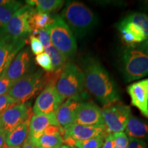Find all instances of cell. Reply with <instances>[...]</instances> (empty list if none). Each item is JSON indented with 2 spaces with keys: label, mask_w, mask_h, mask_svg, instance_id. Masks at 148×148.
Listing matches in <instances>:
<instances>
[{
  "label": "cell",
  "mask_w": 148,
  "mask_h": 148,
  "mask_svg": "<svg viewBox=\"0 0 148 148\" xmlns=\"http://www.w3.org/2000/svg\"><path fill=\"white\" fill-rule=\"evenodd\" d=\"M84 87L104 107L120 100L117 86L99 60L87 57L83 61Z\"/></svg>",
  "instance_id": "obj_1"
},
{
  "label": "cell",
  "mask_w": 148,
  "mask_h": 148,
  "mask_svg": "<svg viewBox=\"0 0 148 148\" xmlns=\"http://www.w3.org/2000/svg\"><path fill=\"white\" fill-rule=\"evenodd\" d=\"M61 17L77 38L87 35L98 23V18L88 7L79 1L66 3Z\"/></svg>",
  "instance_id": "obj_2"
},
{
  "label": "cell",
  "mask_w": 148,
  "mask_h": 148,
  "mask_svg": "<svg viewBox=\"0 0 148 148\" xmlns=\"http://www.w3.org/2000/svg\"><path fill=\"white\" fill-rule=\"evenodd\" d=\"M84 87L82 70L72 62L66 63L56 82V88L63 102L70 97L82 93Z\"/></svg>",
  "instance_id": "obj_3"
},
{
  "label": "cell",
  "mask_w": 148,
  "mask_h": 148,
  "mask_svg": "<svg viewBox=\"0 0 148 148\" xmlns=\"http://www.w3.org/2000/svg\"><path fill=\"white\" fill-rule=\"evenodd\" d=\"M51 45L64 53L66 58L75 54L77 42L73 33L59 15L53 16V22L47 27Z\"/></svg>",
  "instance_id": "obj_4"
},
{
  "label": "cell",
  "mask_w": 148,
  "mask_h": 148,
  "mask_svg": "<svg viewBox=\"0 0 148 148\" xmlns=\"http://www.w3.org/2000/svg\"><path fill=\"white\" fill-rule=\"evenodd\" d=\"M46 81L42 70L27 74L15 83L9 90L8 95L18 103H27L45 86Z\"/></svg>",
  "instance_id": "obj_5"
},
{
  "label": "cell",
  "mask_w": 148,
  "mask_h": 148,
  "mask_svg": "<svg viewBox=\"0 0 148 148\" xmlns=\"http://www.w3.org/2000/svg\"><path fill=\"white\" fill-rule=\"evenodd\" d=\"M121 58L123 75L127 82L140 79L148 75V56L137 47L126 48Z\"/></svg>",
  "instance_id": "obj_6"
},
{
  "label": "cell",
  "mask_w": 148,
  "mask_h": 148,
  "mask_svg": "<svg viewBox=\"0 0 148 148\" xmlns=\"http://www.w3.org/2000/svg\"><path fill=\"white\" fill-rule=\"evenodd\" d=\"M107 133L114 134L125 130L127 121L131 116V109L121 103H114L104 107L101 110Z\"/></svg>",
  "instance_id": "obj_7"
},
{
  "label": "cell",
  "mask_w": 148,
  "mask_h": 148,
  "mask_svg": "<svg viewBox=\"0 0 148 148\" xmlns=\"http://www.w3.org/2000/svg\"><path fill=\"white\" fill-rule=\"evenodd\" d=\"M47 83L35 101L32 112L35 115L55 113L63 103L56 88V79L46 76Z\"/></svg>",
  "instance_id": "obj_8"
},
{
  "label": "cell",
  "mask_w": 148,
  "mask_h": 148,
  "mask_svg": "<svg viewBox=\"0 0 148 148\" xmlns=\"http://www.w3.org/2000/svg\"><path fill=\"white\" fill-rule=\"evenodd\" d=\"M34 8L29 5H22L12 16L3 32V35H10L18 38H27L31 34L29 19Z\"/></svg>",
  "instance_id": "obj_9"
},
{
  "label": "cell",
  "mask_w": 148,
  "mask_h": 148,
  "mask_svg": "<svg viewBox=\"0 0 148 148\" xmlns=\"http://www.w3.org/2000/svg\"><path fill=\"white\" fill-rule=\"evenodd\" d=\"M30 103H16L0 114V128L7 133L32 117Z\"/></svg>",
  "instance_id": "obj_10"
},
{
  "label": "cell",
  "mask_w": 148,
  "mask_h": 148,
  "mask_svg": "<svg viewBox=\"0 0 148 148\" xmlns=\"http://www.w3.org/2000/svg\"><path fill=\"white\" fill-rule=\"evenodd\" d=\"M26 44V38L10 35L0 36V77L2 76L16 54Z\"/></svg>",
  "instance_id": "obj_11"
},
{
  "label": "cell",
  "mask_w": 148,
  "mask_h": 148,
  "mask_svg": "<svg viewBox=\"0 0 148 148\" xmlns=\"http://www.w3.org/2000/svg\"><path fill=\"white\" fill-rule=\"evenodd\" d=\"M31 69V56L28 48L21 49L18 52L2 76L16 82L29 73Z\"/></svg>",
  "instance_id": "obj_12"
},
{
  "label": "cell",
  "mask_w": 148,
  "mask_h": 148,
  "mask_svg": "<svg viewBox=\"0 0 148 148\" xmlns=\"http://www.w3.org/2000/svg\"><path fill=\"white\" fill-rule=\"evenodd\" d=\"M73 123L84 125H104L101 110L91 101H82L77 110Z\"/></svg>",
  "instance_id": "obj_13"
},
{
  "label": "cell",
  "mask_w": 148,
  "mask_h": 148,
  "mask_svg": "<svg viewBox=\"0 0 148 148\" xmlns=\"http://www.w3.org/2000/svg\"><path fill=\"white\" fill-rule=\"evenodd\" d=\"M63 131V139L69 138L74 141L88 140L107 133L105 125H84L76 123L64 127Z\"/></svg>",
  "instance_id": "obj_14"
},
{
  "label": "cell",
  "mask_w": 148,
  "mask_h": 148,
  "mask_svg": "<svg viewBox=\"0 0 148 148\" xmlns=\"http://www.w3.org/2000/svg\"><path fill=\"white\" fill-rule=\"evenodd\" d=\"M127 92L130 97L131 104L148 119V78L140 79L129 85Z\"/></svg>",
  "instance_id": "obj_15"
},
{
  "label": "cell",
  "mask_w": 148,
  "mask_h": 148,
  "mask_svg": "<svg viewBox=\"0 0 148 148\" xmlns=\"http://www.w3.org/2000/svg\"><path fill=\"white\" fill-rule=\"evenodd\" d=\"M83 95L84 93L82 92L66 99L56 111V117L61 127L64 128L74 123L77 108L80 103L84 101Z\"/></svg>",
  "instance_id": "obj_16"
},
{
  "label": "cell",
  "mask_w": 148,
  "mask_h": 148,
  "mask_svg": "<svg viewBox=\"0 0 148 148\" xmlns=\"http://www.w3.org/2000/svg\"><path fill=\"white\" fill-rule=\"evenodd\" d=\"M50 125H58L55 113L49 114H38L32 116L29 124L27 138L35 143L37 140L43 134L44 131Z\"/></svg>",
  "instance_id": "obj_17"
},
{
  "label": "cell",
  "mask_w": 148,
  "mask_h": 148,
  "mask_svg": "<svg viewBox=\"0 0 148 148\" xmlns=\"http://www.w3.org/2000/svg\"><path fill=\"white\" fill-rule=\"evenodd\" d=\"M117 28L121 33L123 41L129 47H133L135 44L141 43L147 39L143 29L125 17L118 23Z\"/></svg>",
  "instance_id": "obj_18"
},
{
  "label": "cell",
  "mask_w": 148,
  "mask_h": 148,
  "mask_svg": "<svg viewBox=\"0 0 148 148\" xmlns=\"http://www.w3.org/2000/svg\"><path fill=\"white\" fill-rule=\"evenodd\" d=\"M125 130V134L130 138L147 139L148 138V121L131 115Z\"/></svg>",
  "instance_id": "obj_19"
},
{
  "label": "cell",
  "mask_w": 148,
  "mask_h": 148,
  "mask_svg": "<svg viewBox=\"0 0 148 148\" xmlns=\"http://www.w3.org/2000/svg\"><path fill=\"white\" fill-rule=\"evenodd\" d=\"M29 120L14 127L13 130L7 133L5 143L8 147H20L26 140L29 132Z\"/></svg>",
  "instance_id": "obj_20"
},
{
  "label": "cell",
  "mask_w": 148,
  "mask_h": 148,
  "mask_svg": "<svg viewBox=\"0 0 148 148\" xmlns=\"http://www.w3.org/2000/svg\"><path fill=\"white\" fill-rule=\"evenodd\" d=\"M22 6L19 1H10V2L0 5V36L13 14Z\"/></svg>",
  "instance_id": "obj_21"
},
{
  "label": "cell",
  "mask_w": 148,
  "mask_h": 148,
  "mask_svg": "<svg viewBox=\"0 0 148 148\" xmlns=\"http://www.w3.org/2000/svg\"><path fill=\"white\" fill-rule=\"evenodd\" d=\"M53 16L49 13L38 12L34 10L29 19L31 32L46 29L53 22Z\"/></svg>",
  "instance_id": "obj_22"
},
{
  "label": "cell",
  "mask_w": 148,
  "mask_h": 148,
  "mask_svg": "<svg viewBox=\"0 0 148 148\" xmlns=\"http://www.w3.org/2000/svg\"><path fill=\"white\" fill-rule=\"evenodd\" d=\"M25 2L36 11L49 14L59 10L64 3V1L61 0H29Z\"/></svg>",
  "instance_id": "obj_23"
},
{
  "label": "cell",
  "mask_w": 148,
  "mask_h": 148,
  "mask_svg": "<svg viewBox=\"0 0 148 148\" xmlns=\"http://www.w3.org/2000/svg\"><path fill=\"white\" fill-rule=\"evenodd\" d=\"M45 52L49 55L51 59L53 73H60L61 71L66 64V61L67 59L66 56L60 52L52 45L45 48Z\"/></svg>",
  "instance_id": "obj_24"
},
{
  "label": "cell",
  "mask_w": 148,
  "mask_h": 148,
  "mask_svg": "<svg viewBox=\"0 0 148 148\" xmlns=\"http://www.w3.org/2000/svg\"><path fill=\"white\" fill-rule=\"evenodd\" d=\"M63 143L61 135L43 134L34 144L38 148H60Z\"/></svg>",
  "instance_id": "obj_25"
},
{
  "label": "cell",
  "mask_w": 148,
  "mask_h": 148,
  "mask_svg": "<svg viewBox=\"0 0 148 148\" xmlns=\"http://www.w3.org/2000/svg\"><path fill=\"white\" fill-rule=\"evenodd\" d=\"M125 18L138 25L143 29L146 37L148 38V15L142 12H135L127 15Z\"/></svg>",
  "instance_id": "obj_26"
},
{
  "label": "cell",
  "mask_w": 148,
  "mask_h": 148,
  "mask_svg": "<svg viewBox=\"0 0 148 148\" xmlns=\"http://www.w3.org/2000/svg\"><path fill=\"white\" fill-rule=\"evenodd\" d=\"M105 134L88 140L75 141L73 147L75 148H101L106 137Z\"/></svg>",
  "instance_id": "obj_27"
},
{
  "label": "cell",
  "mask_w": 148,
  "mask_h": 148,
  "mask_svg": "<svg viewBox=\"0 0 148 148\" xmlns=\"http://www.w3.org/2000/svg\"><path fill=\"white\" fill-rule=\"evenodd\" d=\"M36 63L39 65L42 69L47 72H53V67L51 59L46 52H43L37 55L35 58Z\"/></svg>",
  "instance_id": "obj_28"
},
{
  "label": "cell",
  "mask_w": 148,
  "mask_h": 148,
  "mask_svg": "<svg viewBox=\"0 0 148 148\" xmlns=\"http://www.w3.org/2000/svg\"><path fill=\"white\" fill-rule=\"evenodd\" d=\"M114 141V148H127L129 138L125 132H118L112 134Z\"/></svg>",
  "instance_id": "obj_29"
},
{
  "label": "cell",
  "mask_w": 148,
  "mask_h": 148,
  "mask_svg": "<svg viewBox=\"0 0 148 148\" xmlns=\"http://www.w3.org/2000/svg\"><path fill=\"white\" fill-rule=\"evenodd\" d=\"M32 35H33V36H36L37 35V36H38L37 38H38L40 41L41 42L44 48L48 47L50 45H51L50 36H49V32H48L47 28L41 29V30L34 31V32H32Z\"/></svg>",
  "instance_id": "obj_30"
},
{
  "label": "cell",
  "mask_w": 148,
  "mask_h": 148,
  "mask_svg": "<svg viewBox=\"0 0 148 148\" xmlns=\"http://www.w3.org/2000/svg\"><path fill=\"white\" fill-rule=\"evenodd\" d=\"M29 44H30L31 50H32L33 54L37 56L44 52L45 48L41 42L37 38V36L30 35L29 36Z\"/></svg>",
  "instance_id": "obj_31"
},
{
  "label": "cell",
  "mask_w": 148,
  "mask_h": 148,
  "mask_svg": "<svg viewBox=\"0 0 148 148\" xmlns=\"http://www.w3.org/2000/svg\"><path fill=\"white\" fill-rule=\"evenodd\" d=\"M18 103L14 100L13 98L10 97L8 95H0V114L4 112L5 110L13 106L14 104Z\"/></svg>",
  "instance_id": "obj_32"
},
{
  "label": "cell",
  "mask_w": 148,
  "mask_h": 148,
  "mask_svg": "<svg viewBox=\"0 0 148 148\" xmlns=\"http://www.w3.org/2000/svg\"><path fill=\"white\" fill-rule=\"evenodd\" d=\"M15 83L4 76L0 77V95H4L8 94L9 90Z\"/></svg>",
  "instance_id": "obj_33"
},
{
  "label": "cell",
  "mask_w": 148,
  "mask_h": 148,
  "mask_svg": "<svg viewBox=\"0 0 148 148\" xmlns=\"http://www.w3.org/2000/svg\"><path fill=\"white\" fill-rule=\"evenodd\" d=\"M127 148H147V144L143 140L138 138H130Z\"/></svg>",
  "instance_id": "obj_34"
},
{
  "label": "cell",
  "mask_w": 148,
  "mask_h": 148,
  "mask_svg": "<svg viewBox=\"0 0 148 148\" xmlns=\"http://www.w3.org/2000/svg\"><path fill=\"white\" fill-rule=\"evenodd\" d=\"M63 128L58 125H50L45 130L43 134L47 135H63Z\"/></svg>",
  "instance_id": "obj_35"
},
{
  "label": "cell",
  "mask_w": 148,
  "mask_h": 148,
  "mask_svg": "<svg viewBox=\"0 0 148 148\" xmlns=\"http://www.w3.org/2000/svg\"><path fill=\"white\" fill-rule=\"evenodd\" d=\"M101 148H114V137L112 134H108L105 138V141Z\"/></svg>",
  "instance_id": "obj_36"
},
{
  "label": "cell",
  "mask_w": 148,
  "mask_h": 148,
  "mask_svg": "<svg viewBox=\"0 0 148 148\" xmlns=\"http://www.w3.org/2000/svg\"><path fill=\"white\" fill-rule=\"evenodd\" d=\"M6 136L7 132L1 128H0V148H6Z\"/></svg>",
  "instance_id": "obj_37"
},
{
  "label": "cell",
  "mask_w": 148,
  "mask_h": 148,
  "mask_svg": "<svg viewBox=\"0 0 148 148\" xmlns=\"http://www.w3.org/2000/svg\"><path fill=\"white\" fill-rule=\"evenodd\" d=\"M137 48L148 56V38L144 42L140 43L139 45H138Z\"/></svg>",
  "instance_id": "obj_38"
},
{
  "label": "cell",
  "mask_w": 148,
  "mask_h": 148,
  "mask_svg": "<svg viewBox=\"0 0 148 148\" xmlns=\"http://www.w3.org/2000/svg\"><path fill=\"white\" fill-rule=\"evenodd\" d=\"M22 148H38V147L27 137L26 140H25V142H24V143L23 144V147H22Z\"/></svg>",
  "instance_id": "obj_39"
},
{
  "label": "cell",
  "mask_w": 148,
  "mask_h": 148,
  "mask_svg": "<svg viewBox=\"0 0 148 148\" xmlns=\"http://www.w3.org/2000/svg\"><path fill=\"white\" fill-rule=\"evenodd\" d=\"M142 5H143V9L148 10V0H146V1H143V3H142Z\"/></svg>",
  "instance_id": "obj_40"
},
{
  "label": "cell",
  "mask_w": 148,
  "mask_h": 148,
  "mask_svg": "<svg viewBox=\"0 0 148 148\" xmlns=\"http://www.w3.org/2000/svg\"><path fill=\"white\" fill-rule=\"evenodd\" d=\"M10 0H0V5H3L10 2Z\"/></svg>",
  "instance_id": "obj_41"
},
{
  "label": "cell",
  "mask_w": 148,
  "mask_h": 148,
  "mask_svg": "<svg viewBox=\"0 0 148 148\" xmlns=\"http://www.w3.org/2000/svg\"><path fill=\"white\" fill-rule=\"evenodd\" d=\"M60 148H71L70 147H69V146H67V145H62L60 147Z\"/></svg>",
  "instance_id": "obj_42"
},
{
  "label": "cell",
  "mask_w": 148,
  "mask_h": 148,
  "mask_svg": "<svg viewBox=\"0 0 148 148\" xmlns=\"http://www.w3.org/2000/svg\"><path fill=\"white\" fill-rule=\"evenodd\" d=\"M7 148H21V147H7Z\"/></svg>",
  "instance_id": "obj_43"
},
{
  "label": "cell",
  "mask_w": 148,
  "mask_h": 148,
  "mask_svg": "<svg viewBox=\"0 0 148 148\" xmlns=\"http://www.w3.org/2000/svg\"><path fill=\"white\" fill-rule=\"evenodd\" d=\"M71 148H75V147H71Z\"/></svg>",
  "instance_id": "obj_44"
}]
</instances>
